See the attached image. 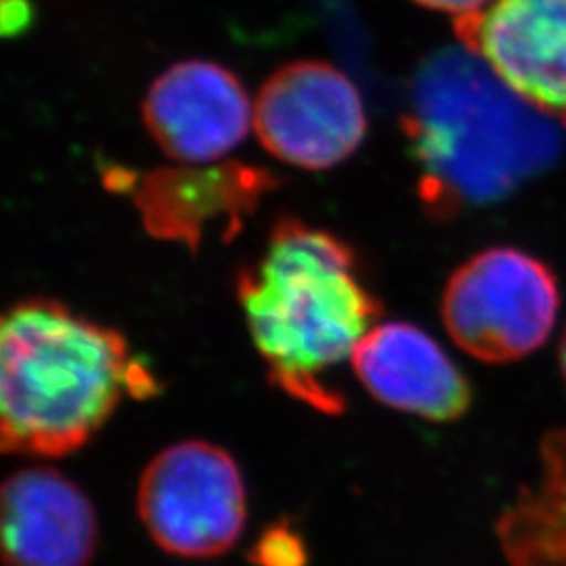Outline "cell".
<instances>
[{
    "label": "cell",
    "instance_id": "6da1fadb",
    "mask_svg": "<svg viewBox=\"0 0 566 566\" xmlns=\"http://www.w3.org/2000/svg\"><path fill=\"white\" fill-rule=\"evenodd\" d=\"M238 296L269 376L287 395L327 413L343 409L332 371L376 327L380 303L359 275L350 245L329 231L282 219Z\"/></svg>",
    "mask_w": 566,
    "mask_h": 566
},
{
    "label": "cell",
    "instance_id": "7a4b0ae2",
    "mask_svg": "<svg viewBox=\"0 0 566 566\" xmlns=\"http://www.w3.org/2000/svg\"><path fill=\"white\" fill-rule=\"evenodd\" d=\"M158 380L116 329L30 298L0 325V426L7 451L60 458L88 443L126 397Z\"/></svg>",
    "mask_w": 566,
    "mask_h": 566
},
{
    "label": "cell",
    "instance_id": "3957f363",
    "mask_svg": "<svg viewBox=\"0 0 566 566\" xmlns=\"http://www.w3.org/2000/svg\"><path fill=\"white\" fill-rule=\"evenodd\" d=\"M405 133L437 210L504 198L554 160V118L512 93L468 49H446L418 70Z\"/></svg>",
    "mask_w": 566,
    "mask_h": 566
},
{
    "label": "cell",
    "instance_id": "277c9868",
    "mask_svg": "<svg viewBox=\"0 0 566 566\" xmlns=\"http://www.w3.org/2000/svg\"><path fill=\"white\" fill-rule=\"evenodd\" d=\"M449 336L474 359L510 364L547 343L560 311L556 277L514 248H493L462 264L443 294Z\"/></svg>",
    "mask_w": 566,
    "mask_h": 566
},
{
    "label": "cell",
    "instance_id": "5b68a950",
    "mask_svg": "<svg viewBox=\"0 0 566 566\" xmlns=\"http://www.w3.org/2000/svg\"><path fill=\"white\" fill-rule=\"evenodd\" d=\"M139 514L166 552L219 556L240 539L245 523L240 468L223 449L202 441L168 447L143 472Z\"/></svg>",
    "mask_w": 566,
    "mask_h": 566
},
{
    "label": "cell",
    "instance_id": "8992f818",
    "mask_svg": "<svg viewBox=\"0 0 566 566\" xmlns=\"http://www.w3.org/2000/svg\"><path fill=\"white\" fill-rule=\"evenodd\" d=\"M254 128L277 160L324 170L361 145L367 122L361 95L346 74L325 61H296L264 82Z\"/></svg>",
    "mask_w": 566,
    "mask_h": 566
},
{
    "label": "cell",
    "instance_id": "52a82bcc",
    "mask_svg": "<svg viewBox=\"0 0 566 566\" xmlns=\"http://www.w3.org/2000/svg\"><path fill=\"white\" fill-rule=\"evenodd\" d=\"M455 28L512 93L566 120V0H495Z\"/></svg>",
    "mask_w": 566,
    "mask_h": 566
},
{
    "label": "cell",
    "instance_id": "ba28073f",
    "mask_svg": "<svg viewBox=\"0 0 566 566\" xmlns=\"http://www.w3.org/2000/svg\"><path fill=\"white\" fill-rule=\"evenodd\" d=\"M143 118L166 156L181 164H214L250 133L254 107L223 65L181 61L151 84Z\"/></svg>",
    "mask_w": 566,
    "mask_h": 566
},
{
    "label": "cell",
    "instance_id": "9c48e42d",
    "mask_svg": "<svg viewBox=\"0 0 566 566\" xmlns=\"http://www.w3.org/2000/svg\"><path fill=\"white\" fill-rule=\"evenodd\" d=\"M350 364L374 399L432 422L462 418L472 401L460 367L416 325H376Z\"/></svg>",
    "mask_w": 566,
    "mask_h": 566
},
{
    "label": "cell",
    "instance_id": "30bf717a",
    "mask_svg": "<svg viewBox=\"0 0 566 566\" xmlns=\"http://www.w3.org/2000/svg\"><path fill=\"white\" fill-rule=\"evenodd\" d=\"M97 547L95 510L55 470L25 468L2 489V554L9 566H86Z\"/></svg>",
    "mask_w": 566,
    "mask_h": 566
},
{
    "label": "cell",
    "instance_id": "8fae6325",
    "mask_svg": "<svg viewBox=\"0 0 566 566\" xmlns=\"http://www.w3.org/2000/svg\"><path fill=\"white\" fill-rule=\"evenodd\" d=\"M271 187L273 177L263 168L185 164L137 182L135 203L151 235L196 248L212 224L221 223L233 233Z\"/></svg>",
    "mask_w": 566,
    "mask_h": 566
},
{
    "label": "cell",
    "instance_id": "7c38bea8",
    "mask_svg": "<svg viewBox=\"0 0 566 566\" xmlns=\"http://www.w3.org/2000/svg\"><path fill=\"white\" fill-rule=\"evenodd\" d=\"M542 470L525 485L497 523L510 566H566V426L539 446Z\"/></svg>",
    "mask_w": 566,
    "mask_h": 566
},
{
    "label": "cell",
    "instance_id": "4fadbf2b",
    "mask_svg": "<svg viewBox=\"0 0 566 566\" xmlns=\"http://www.w3.org/2000/svg\"><path fill=\"white\" fill-rule=\"evenodd\" d=\"M252 560L259 566H304L303 539L287 526H273L259 539Z\"/></svg>",
    "mask_w": 566,
    "mask_h": 566
},
{
    "label": "cell",
    "instance_id": "5bb4252c",
    "mask_svg": "<svg viewBox=\"0 0 566 566\" xmlns=\"http://www.w3.org/2000/svg\"><path fill=\"white\" fill-rule=\"evenodd\" d=\"M413 2L422 4L426 9H432V11L449 13L455 20H464V18H470L479 11H483L495 0H413Z\"/></svg>",
    "mask_w": 566,
    "mask_h": 566
},
{
    "label": "cell",
    "instance_id": "9a60e30c",
    "mask_svg": "<svg viewBox=\"0 0 566 566\" xmlns=\"http://www.w3.org/2000/svg\"><path fill=\"white\" fill-rule=\"evenodd\" d=\"M32 20L28 0H2V30L7 34L20 32Z\"/></svg>",
    "mask_w": 566,
    "mask_h": 566
},
{
    "label": "cell",
    "instance_id": "2e32d148",
    "mask_svg": "<svg viewBox=\"0 0 566 566\" xmlns=\"http://www.w3.org/2000/svg\"><path fill=\"white\" fill-rule=\"evenodd\" d=\"M558 359H560V371H563V378L566 382V329L563 340H560V350H558Z\"/></svg>",
    "mask_w": 566,
    "mask_h": 566
}]
</instances>
